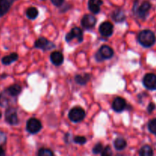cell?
<instances>
[{
	"label": "cell",
	"instance_id": "cell-30",
	"mask_svg": "<svg viewBox=\"0 0 156 156\" xmlns=\"http://www.w3.org/2000/svg\"><path fill=\"white\" fill-rule=\"evenodd\" d=\"M155 104L152 103V102H151V103L149 104V105H148V108H147L148 112H149V114H150V113H152V111H153L154 110H155Z\"/></svg>",
	"mask_w": 156,
	"mask_h": 156
},
{
	"label": "cell",
	"instance_id": "cell-22",
	"mask_svg": "<svg viewBox=\"0 0 156 156\" xmlns=\"http://www.w3.org/2000/svg\"><path fill=\"white\" fill-rule=\"evenodd\" d=\"M139 154L141 156H152L153 155V150L150 146L146 145L140 149Z\"/></svg>",
	"mask_w": 156,
	"mask_h": 156
},
{
	"label": "cell",
	"instance_id": "cell-12",
	"mask_svg": "<svg viewBox=\"0 0 156 156\" xmlns=\"http://www.w3.org/2000/svg\"><path fill=\"white\" fill-rule=\"evenodd\" d=\"M126 101L120 97H117L114 100L112 104V108L116 112H122L126 108Z\"/></svg>",
	"mask_w": 156,
	"mask_h": 156
},
{
	"label": "cell",
	"instance_id": "cell-29",
	"mask_svg": "<svg viewBox=\"0 0 156 156\" xmlns=\"http://www.w3.org/2000/svg\"><path fill=\"white\" fill-rule=\"evenodd\" d=\"M6 142V135L5 133L0 131V146L4 145Z\"/></svg>",
	"mask_w": 156,
	"mask_h": 156
},
{
	"label": "cell",
	"instance_id": "cell-19",
	"mask_svg": "<svg viewBox=\"0 0 156 156\" xmlns=\"http://www.w3.org/2000/svg\"><path fill=\"white\" fill-rule=\"evenodd\" d=\"M112 18L116 22L120 23L125 21V19H126V15H125V14L123 13V12L122 10H117L113 12Z\"/></svg>",
	"mask_w": 156,
	"mask_h": 156
},
{
	"label": "cell",
	"instance_id": "cell-9",
	"mask_svg": "<svg viewBox=\"0 0 156 156\" xmlns=\"http://www.w3.org/2000/svg\"><path fill=\"white\" fill-rule=\"evenodd\" d=\"M143 85L147 89L156 90V75L148 73L143 78Z\"/></svg>",
	"mask_w": 156,
	"mask_h": 156
},
{
	"label": "cell",
	"instance_id": "cell-6",
	"mask_svg": "<svg viewBox=\"0 0 156 156\" xmlns=\"http://www.w3.org/2000/svg\"><path fill=\"white\" fill-rule=\"evenodd\" d=\"M26 129L27 132L31 134L37 133L42 129V124L37 119L30 118L27 120Z\"/></svg>",
	"mask_w": 156,
	"mask_h": 156
},
{
	"label": "cell",
	"instance_id": "cell-33",
	"mask_svg": "<svg viewBox=\"0 0 156 156\" xmlns=\"http://www.w3.org/2000/svg\"><path fill=\"white\" fill-rule=\"evenodd\" d=\"M1 117H2V112L0 111V118H1Z\"/></svg>",
	"mask_w": 156,
	"mask_h": 156
},
{
	"label": "cell",
	"instance_id": "cell-32",
	"mask_svg": "<svg viewBox=\"0 0 156 156\" xmlns=\"http://www.w3.org/2000/svg\"><path fill=\"white\" fill-rule=\"evenodd\" d=\"M5 151L3 150V149L1 147V146H0V156H3V155H5Z\"/></svg>",
	"mask_w": 156,
	"mask_h": 156
},
{
	"label": "cell",
	"instance_id": "cell-16",
	"mask_svg": "<svg viewBox=\"0 0 156 156\" xmlns=\"http://www.w3.org/2000/svg\"><path fill=\"white\" fill-rule=\"evenodd\" d=\"M6 92L11 96V97H16L18 94L21 93V87L19 85L15 84L13 85H11L10 87L5 90Z\"/></svg>",
	"mask_w": 156,
	"mask_h": 156
},
{
	"label": "cell",
	"instance_id": "cell-14",
	"mask_svg": "<svg viewBox=\"0 0 156 156\" xmlns=\"http://www.w3.org/2000/svg\"><path fill=\"white\" fill-rule=\"evenodd\" d=\"M13 2L14 0H0V17L9 12Z\"/></svg>",
	"mask_w": 156,
	"mask_h": 156
},
{
	"label": "cell",
	"instance_id": "cell-28",
	"mask_svg": "<svg viewBox=\"0 0 156 156\" xmlns=\"http://www.w3.org/2000/svg\"><path fill=\"white\" fill-rule=\"evenodd\" d=\"M101 155L103 156H110L112 155V151H111V147L109 146H107L105 149H103L101 152Z\"/></svg>",
	"mask_w": 156,
	"mask_h": 156
},
{
	"label": "cell",
	"instance_id": "cell-27",
	"mask_svg": "<svg viewBox=\"0 0 156 156\" xmlns=\"http://www.w3.org/2000/svg\"><path fill=\"white\" fill-rule=\"evenodd\" d=\"M102 150H103V146L101 143H98L94 146L92 149V152L94 154H100L101 153Z\"/></svg>",
	"mask_w": 156,
	"mask_h": 156
},
{
	"label": "cell",
	"instance_id": "cell-3",
	"mask_svg": "<svg viewBox=\"0 0 156 156\" xmlns=\"http://www.w3.org/2000/svg\"><path fill=\"white\" fill-rule=\"evenodd\" d=\"M85 117V112L80 107H75L69 113V118L71 121L78 123L84 120Z\"/></svg>",
	"mask_w": 156,
	"mask_h": 156
},
{
	"label": "cell",
	"instance_id": "cell-11",
	"mask_svg": "<svg viewBox=\"0 0 156 156\" xmlns=\"http://www.w3.org/2000/svg\"><path fill=\"white\" fill-rule=\"evenodd\" d=\"M81 24H82V27H84L85 28H91V27H94L96 24L95 17L91 15H85L82 18Z\"/></svg>",
	"mask_w": 156,
	"mask_h": 156
},
{
	"label": "cell",
	"instance_id": "cell-2",
	"mask_svg": "<svg viewBox=\"0 0 156 156\" xmlns=\"http://www.w3.org/2000/svg\"><path fill=\"white\" fill-rule=\"evenodd\" d=\"M138 2L139 0H136L135 1L133 10L134 13H135L139 18L145 19V18L147 17L149 10H150L151 9V4L149 2L144 1L140 5H139Z\"/></svg>",
	"mask_w": 156,
	"mask_h": 156
},
{
	"label": "cell",
	"instance_id": "cell-5",
	"mask_svg": "<svg viewBox=\"0 0 156 156\" xmlns=\"http://www.w3.org/2000/svg\"><path fill=\"white\" fill-rule=\"evenodd\" d=\"M5 117V121L12 126L17 125L19 122L16 108H12V107H9L6 109Z\"/></svg>",
	"mask_w": 156,
	"mask_h": 156
},
{
	"label": "cell",
	"instance_id": "cell-20",
	"mask_svg": "<svg viewBox=\"0 0 156 156\" xmlns=\"http://www.w3.org/2000/svg\"><path fill=\"white\" fill-rule=\"evenodd\" d=\"M9 97H11L5 91H2V92L0 94V106L1 107H7L8 105L10 104V98Z\"/></svg>",
	"mask_w": 156,
	"mask_h": 156
},
{
	"label": "cell",
	"instance_id": "cell-26",
	"mask_svg": "<svg viewBox=\"0 0 156 156\" xmlns=\"http://www.w3.org/2000/svg\"><path fill=\"white\" fill-rule=\"evenodd\" d=\"M73 141L74 143H78V144H80V145H83L86 143V138L84 136H75L73 138Z\"/></svg>",
	"mask_w": 156,
	"mask_h": 156
},
{
	"label": "cell",
	"instance_id": "cell-1",
	"mask_svg": "<svg viewBox=\"0 0 156 156\" xmlns=\"http://www.w3.org/2000/svg\"><path fill=\"white\" fill-rule=\"evenodd\" d=\"M138 41L144 47H151L155 43V35L152 30H143L138 34Z\"/></svg>",
	"mask_w": 156,
	"mask_h": 156
},
{
	"label": "cell",
	"instance_id": "cell-10",
	"mask_svg": "<svg viewBox=\"0 0 156 156\" xmlns=\"http://www.w3.org/2000/svg\"><path fill=\"white\" fill-rule=\"evenodd\" d=\"M99 31L102 36L108 37L111 36L114 32V25L110 21H105L99 27Z\"/></svg>",
	"mask_w": 156,
	"mask_h": 156
},
{
	"label": "cell",
	"instance_id": "cell-21",
	"mask_svg": "<svg viewBox=\"0 0 156 156\" xmlns=\"http://www.w3.org/2000/svg\"><path fill=\"white\" fill-rule=\"evenodd\" d=\"M114 147L117 150L120 151V150H123L126 148V141L123 138H117L114 142Z\"/></svg>",
	"mask_w": 156,
	"mask_h": 156
},
{
	"label": "cell",
	"instance_id": "cell-8",
	"mask_svg": "<svg viewBox=\"0 0 156 156\" xmlns=\"http://www.w3.org/2000/svg\"><path fill=\"white\" fill-rule=\"evenodd\" d=\"M34 47L36 48L41 49V50H50L51 49L54 48L55 44L53 42L50 41L45 37H40L36 41L34 44Z\"/></svg>",
	"mask_w": 156,
	"mask_h": 156
},
{
	"label": "cell",
	"instance_id": "cell-18",
	"mask_svg": "<svg viewBox=\"0 0 156 156\" xmlns=\"http://www.w3.org/2000/svg\"><path fill=\"white\" fill-rule=\"evenodd\" d=\"M91 76L89 74H84V75H77L75 77V81L77 84L81 85H86L89 82Z\"/></svg>",
	"mask_w": 156,
	"mask_h": 156
},
{
	"label": "cell",
	"instance_id": "cell-4",
	"mask_svg": "<svg viewBox=\"0 0 156 156\" xmlns=\"http://www.w3.org/2000/svg\"><path fill=\"white\" fill-rule=\"evenodd\" d=\"M114 54V52L111 47L109 46L103 45L100 49L98 52L96 54V59L98 61H102L104 59H111Z\"/></svg>",
	"mask_w": 156,
	"mask_h": 156
},
{
	"label": "cell",
	"instance_id": "cell-25",
	"mask_svg": "<svg viewBox=\"0 0 156 156\" xmlns=\"http://www.w3.org/2000/svg\"><path fill=\"white\" fill-rule=\"evenodd\" d=\"M148 128H149V130L152 133L156 135V118L153 119V120H150V121L149 122Z\"/></svg>",
	"mask_w": 156,
	"mask_h": 156
},
{
	"label": "cell",
	"instance_id": "cell-31",
	"mask_svg": "<svg viewBox=\"0 0 156 156\" xmlns=\"http://www.w3.org/2000/svg\"><path fill=\"white\" fill-rule=\"evenodd\" d=\"M52 3L56 6H60L63 3L64 0H51Z\"/></svg>",
	"mask_w": 156,
	"mask_h": 156
},
{
	"label": "cell",
	"instance_id": "cell-7",
	"mask_svg": "<svg viewBox=\"0 0 156 156\" xmlns=\"http://www.w3.org/2000/svg\"><path fill=\"white\" fill-rule=\"evenodd\" d=\"M76 39L78 40L79 43L82 42L83 41V33H82V29L79 28V27H74V28L72 29L69 32L66 34V36L65 39L67 42H70L71 41H73V39Z\"/></svg>",
	"mask_w": 156,
	"mask_h": 156
},
{
	"label": "cell",
	"instance_id": "cell-23",
	"mask_svg": "<svg viewBox=\"0 0 156 156\" xmlns=\"http://www.w3.org/2000/svg\"><path fill=\"white\" fill-rule=\"evenodd\" d=\"M26 15L29 19H35L38 15L37 9L35 7H30L29 9H27V12H26Z\"/></svg>",
	"mask_w": 156,
	"mask_h": 156
},
{
	"label": "cell",
	"instance_id": "cell-24",
	"mask_svg": "<svg viewBox=\"0 0 156 156\" xmlns=\"http://www.w3.org/2000/svg\"><path fill=\"white\" fill-rule=\"evenodd\" d=\"M37 155L39 156H53V152L50 149L42 148V149L38 151Z\"/></svg>",
	"mask_w": 156,
	"mask_h": 156
},
{
	"label": "cell",
	"instance_id": "cell-13",
	"mask_svg": "<svg viewBox=\"0 0 156 156\" xmlns=\"http://www.w3.org/2000/svg\"><path fill=\"white\" fill-rule=\"evenodd\" d=\"M103 4L102 0H88V9L92 13L98 14L101 11V5Z\"/></svg>",
	"mask_w": 156,
	"mask_h": 156
},
{
	"label": "cell",
	"instance_id": "cell-15",
	"mask_svg": "<svg viewBox=\"0 0 156 156\" xmlns=\"http://www.w3.org/2000/svg\"><path fill=\"white\" fill-rule=\"evenodd\" d=\"M50 60L55 66H60L63 62L64 57L61 52L55 51L50 55Z\"/></svg>",
	"mask_w": 156,
	"mask_h": 156
},
{
	"label": "cell",
	"instance_id": "cell-17",
	"mask_svg": "<svg viewBox=\"0 0 156 156\" xmlns=\"http://www.w3.org/2000/svg\"><path fill=\"white\" fill-rule=\"evenodd\" d=\"M18 55L15 53H11L10 55H8V56H4V57L2 59V62L3 65L8 66L9 65V64L17 61L18 60Z\"/></svg>",
	"mask_w": 156,
	"mask_h": 156
}]
</instances>
